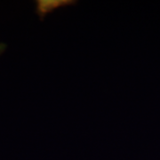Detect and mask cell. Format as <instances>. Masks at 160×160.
I'll return each mask as SVG.
<instances>
[{
  "label": "cell",
  "instance_id": "6da1fadb",
  "mask_svg": "<svg viewBox=\"0 0 160 160\" xmlns=\"http://www.w3.org/2000/svg\"><path fill=\"white\" fill-rule=\"evenodd\" d=\"M77 1L72 0H38L36 2V12L40 20H44L48 13L60 7L76 5Z\"/></svg>",
  "mask_w": 160,
  "mask_h": 160
},
{
  "label": "cell",
  "instance_id": "7a4b0ae2",
  "mask_svg": "<svg viewBox=\"0 0 160 160\" xmlns=\"http://www.w3.org/2000/svg\"><path fill=\"white\" fill-rule=\"evenodd\" d=\"M6 46L5 44H0V55L2 54V52L6 50Z\"/></svg>",
  "mask_w": 160,
  "mask_h": 160
}]
</instances>
